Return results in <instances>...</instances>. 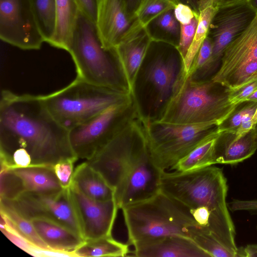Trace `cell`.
<instances>
[{
	"label": "cell",
	"instance_id": "d6a6232c",
	"mask_svg": "<svg viewBox=\"0 0 257 257\" xmlns=\"http://www.w3.org/2000/svg\"><path fill=\"white\" fill-rule=\"evenodd\" d=\"M212 47V41L207 37L201 46L185 78L196 80L198 76L203 75L211 57Z\"/></svg>",
	"mask_w": 257,
	"mask_h": 257
},
{
	"label": "cell",
	"instance_id": "e575fe53",
	"mask_svg": "<svg viewBox=\"0 0 257 257\" xmlns=\"http://www.w3.org/2000/svg\"><path fill=\"white\" fill-rule=\"evenodd\" d=\"M77 160L68 159L60 161L53 166L56 176L63 189L71 185L74 170L73 164Z\"/></svg>",
	"mask_w": 257,
	"mask_h": 257
},
{
	"label": "cell",
	"instance_id": "d6986e66",
	"mask_svg": "<svg viewBox=\"0 0 257 257\" xmlns=\"http://www.w3.org/2000/svg\"><path fill=\"white\" fill-rule=\"evenodd\" d=\"M257 150V136L254 128L239 138L222 134L215 147L216 164L233 165L248 159Z\"/></svg>",
	"mask_w": 257,
	"mask_h": 257
},
{
	"label": "cell",
	"instance_id": "ee69618b",
	"mask_svg": "<svg viewBox=\"0 0 257 257\" xmlns=\"http://www.w3.org/2000/svg\"><path fill=\"white\" fill-rule=\"evenodd\" d=\"M249 2L253 9L257 12V0H249Z\"/></svg>",
	"mask_w": 257,
	"mask_h": 257
},
{
	"label": "cell",
	"instance_id": "7402d4cb",
	"mask_svg": "<svg viewBox=\"0 0 257 257\" xmlns=\"http://www.w3.org/2000/svg\"><path fill=\"white\" fill-rule=\"evenodd\" d=\"M222 135L217 126L214 127L201 144L180 159L170 170L178 172L190 171L216 164L215 147Z\"/></svg>",
	"mask_w": 257,
	"mask_h": 257
},
{
	"label": "cell",
	"instance_id": "5b68a950",
	"mask_svg": "<svg viewBox=\"0 0 257 257\" xmlns=\"http://www.w3.org/2000/svg\"><path fill=\"white\" fill-rule=\"evenodd\" d=\"M227 180L221 168L210 166L186 172L163 171L160 190L190 209L208 208L228 227L235 229L226 198Z\"/></svg>",
	"mask_w": 257,
	"mask_h": 257
},
{
	"label": "cell",
	"instance_id": "4dcf8cb0",
	"mask_svg": "<svg viewBox=\"0 0 257 257\" xmlns=\"http://www.w3.org/2000/svg\"><path fill=\"white\" fill-rule=\"evenodd\" d=\"M190 237L210 256L234 257V255L212 235L196 226L190 232Z\"/></svg>",
	"mask_w": 257,
	"mask_h": 257
},
{
	"label": "cell",
	"instance_id": "74e56055",
	"mask_svg": "<svg viewBox=\"0 0 257 257\" xmlns=\"http://www.w3.org/2000/svg\"><path fill=\"white\" fill-rule=\"evenodd\" d=\"M0 227L1 231L9 240L28 253L30 249L35 246L26 239L9 228L4 222H1Z\"/></svg>",
	"mask_w": 257,
	"mask_h": 257
},
{
	"label": "cell",
	"instance_id": "9a60e30c",
	"mask_svg": "<svg viewBox=\"0 0 257 257\" xmlns=\"http://www.w3.org/2000/svg\"><path fill=\"white\" fill-rule=\"evenodd\" d=\"M69 189L84 240L111 236L119 209L115 199L106 201L92 199L73 183Z\"/></svg>",
	"mask_w": 257,
	"mask_h": 257
},
{
	"label": "cell",
	"instance_id": "d4e9b609",
	"mask_svg": "<svg viewBox=\"0 0 257 257\" xmlns=\"http://www.w3.org/2000/svg\"><path fill=\"white\" fill-rule=\"evenodd\" d=\"M56 25L49 44L67 51L79 11L74 0H55Z\"/></svg>",
	"mask_w": 257,
	"mask_h": 257
},
{
	"label": "cell",
	"instance_id": "ac0fdd59",
	"mask_svg": "<svg viewBox=\"0 0 257 257\" xmlns=\"http://www.w3.org/2000/svg\"><path fill=\"white\" fill-rule=\"evenodd\" d=\"M134 253L139 257H210L190 238L170 235L138 242Z\"/></svg>",
	"mask_w": 257,
	"mask_h": 257
},
{
	"label": "cell",
	"instance_id": "f6af8a7d",
	"mask_svg": "<svg viewBox=\"0 0 257 257\" xmlns=\"http://www.w3.org/2000/svg\"><path fill=\"white\" fill-rule=\"evenodd\" d=\"M127 2L128 5L129 6V8H131V7L133 6L136 1V0H126Z\"/></svg>",
	"mask_w": 257,
	"mask_h": 257
},
{
	"label": "cell",
	"instance_id": "ab89813d",
	"mask_svg": "<svg viewBox=\"0 0 257 257\" xmlns=\"http://www.w3.org/2000/svg\"><path fill=\"white\" fill-rule=\"evenodd\" d=\"M79 10L95 23L96 19L98 0H74Z\"/></svg>",
	"mask_w": 257,
	"mask_h": 257
},
{
	"label": "cell",
	"instance_id": "5bb4252c",
	"mask_svg": "<svg viewBox=\"0 0 257 257\" xmlns=\"http://www.w3.org/2000/svg\"><path fill=\"white\" fill-rule=\"evenodd\" d=\"M153 162L147 146L132 163L114 199L119 209L153 196L160 191L162 173Z\"/></svg>",
	"mask_w": 257,
	"mask_h": 257
},
{
	"label": "cell",
	"instance_id": "bcb514c9",
	"mask_svg": "<svg viewBox=\"0 0 257 257\" xmlns=\"http://www.w3.org/2000/svg\"><path fill=\"white\" fill-rule=\"evenodd\" d=\"M254 131L255 132V133L256 134V136H257V122H256V124H255V126L254 127Z\"/></svg>",
	"mask_w": 257,
	"mask_h": 257
},
{
	"label": "cell",
	"instance_id": "603a6c76",
	"mask_svg": "<svg viewBox=\"0 0 257 257\" xmlns=\"http://www.w3.org/2000/svg\"><path fill=\"white\" fill-rule=\"evenodd\" d=\"M11 169L21 179L25 192L51 193L63 189L53 166H35Z\"/></svg>",
	"mask_w": 257,
	"mask_h": 257
},
{
	"label": "cell",
	"instance_id": "7bdbcfd3",
	"mask_svg": "<svg viewBox=\"0 0 257 257\" xmlns=\"http://www.w3.org/2000/svg\"><path fill=\"white\" fill-rule=\"evenodd\" d=\"M178 3H183L191 7L195 12L199 13L200 6L210 0H176Z\"/></svg>",
	"mask_w": 257,
	"mask_h": 257
},
{
	"label": "cell",
	"instance_id": "b9f144b4",
	"mask_svg": "<svg viewBox=\"0 0 257 257\" xmlns=\"http://www.w3.org/2000/svg\"><path fill=\"white\" fill-rule=\"evenodd\" d=\"M257 257V244H249L238 248L237 257Z\"/></svg>",
	"mask_w": 257,
	"mask_h": 257
},
{
	"label": "cell",
	"instance_id": "ba28073f",
	"mask_svg": "<svg viewBox=\"0 0 257 257\" xmlns=\"http://www.w3.org/2000/svg\"><path fill=\"white\" fill-rule=\"evenodd\" d=\"M144 123L151 159L163 171L169 170L218 125L213 121L194 124L164 123L146 116Z\"/></svg>",
	"mask_w": 257,
	"mask_h": 257
},
{
	"label": "cell",
	"instance_id": "cb8c5ba5",
	"mask_svg": "<svg viewBox=\"0 0 257 257\" xmlns=\"http://www.w3.org/2000/svg\"><path fill=\"white\" fill-rule=\"evenodd\" d=\"M72 183L92 199L106 201L114 198L113 190L86 161L74 169Z\"/></svg>",
	"mask_w": 257,
	"mask_h": 257
},
{
	"label": "cell",
	"instance_id": "e0dca14e",
	"mask_svg": "<svg viewBox=\"0 0 257 257\" xmlns=\"http://www.w3.org/2000/svg\"><path fill=\"white\" fill-rule=\"evenodd\" d=\"M126 0H99L95 25L104 47L112 50L133 20Z\"/></svg>",
	"mask_w": 257,
	"mask_h": 257
},
{
	"label": "cell",
	"instance_id": "83f0119b",
	"mask_svg": "<svg viewBox=\"0 0 257 257\" xmlns=\"http://www.w3.org/2000/svg\"><path fill=\"white\" fill-rule=\"evenodd\" d=\"M128 244L119 241L112 236L85 241L74 251L75 256H124L129 253Z\"/></svg>",
	"mask_w": 257,
	"mask_h": 257
},
{
	"label": "cell",
	"instance_id": "836d02e7",
	"mask_svg": "<svg viewBox=\"0 0 257 257\" xmlns=\"http://www.w3.org/2000/svg\"><path fill=\"white\" fill-rule=\"evenodd\" d=\"M199 15V13L189 24H180V39L176 48L181 61L185 58L193 42L198 23Z\"/></svg>",
	"mask_w": 257,
	"mask_h": 257
},
{
	"label": "cell",
	"instance_id": "d590c367",
	"mask_svg": "<svg viewBox=\"0 0 257 257\" xmlns=\"http://www.w3.org/2000/svg\"><path fill=\"white\" fill-rule=\"evenodd\" d=\"M257 90V79L244 85L231 90H228V96L229 101L234 104H239L245 102V99Z\"/></svg>",
	"mask_w": 257,
	"mask_h": 257
},
{
	"label": "cell",
	"instance_id": "8fae6325",
	"mask_svg": "<svg viewBox=\"0 0 257 257\" xmlns=\"http://www.w3.org/2000/svg\"><path fill=\"white\" fill-rule=\"evenodd\" d=\"M0 38L21 49L41 48L45 40L30 0H0Z\"/></svg>",
	"mask_w": 257,
	"mask_h": 257
},
{
	"label": "cell",
	"instance_id": "f546056e",
	"mask_svg": "<svg viewBox=\"0 0 257 257\" xmlns=\"http://www.w3.org/2000/svg\"><path fill=\"white\" fill-rule=\"evenodd\" d=\"M178 3L176 0H138L132 14V20L151 23L163 13L173 10Z\"/></svg>",
	"mask_w": 257,
	"mask_h": 257
},
{
	"label": "cell",
	"instance_id": "ffe728a7",
	"mask_svg": "<svg viewBox=\"0 0 257 257\" xmlns=\"http://www.w3.org/2000/svg\"><path fill=\"white\" fill-rule=\"evenodd\" d=\"M30 221L40 237L51 249L74 254L85 242L80 235L58 223L41 218Z\"/></svg>",
	"mask_w": 257,
	"mask_h": 257
},
{
	"label": "cell",
	"instance_id": "8992f818",
	"mask_svg": "<svg viewBox=\"0 0 257 257\" xmlns=\"http://www.w3.org/2000/svg\"><path fill=\"white\" fill-rule=\"evenodd\" d=\"M144 118L136 100L119 121L109 141L86 160L113 190L114 196L132 163L148 146Z\"/></svg>",
	"mask_w": 257,
	"mask_h": 257
},
{
	"label": "cell",
	"instance_id": "9c48e42d",
	"mask_svg": "<svg viewBox=\"0 0 257 257\" xmlns=\"http://www.w3.org/2000/svg\"><path fill=\"white\" fill-rule=\"evenodd\" d=\"M136 100L134 95L111 105L93 118L69 131L71 147L78 159H90L106 145L120 119Z\"/></svg>",
	"mask_w": 257,
	"mask_h": 257
},
{
	"label": "cell",
	"instance_id": "60d3db41",
	"mask_svg": "<svg viewBox=\"0 0 257 257\" xmlns=\"http://www.w3.org/2000/svg\"><path fill=\"white\" fill-rule=\"evenodd\" d=\"M29 254L38 257L43 256H59V257H72L75 255L73 253L58 251L50 249H44L36 246L33 247L29 251Z\"/></svg>",
	"mask_w": 257,
	"mask_h": 257
},
{
	"label": "cell",
	"instance_id": "6da1fadb",
	"mask_svg": "<svg viewBox=\"0 0 257 257\" xmlns=\"http://www.w3.org/2000/svg\"><path fill=\"white\" fill-rule=\"evenodd\" d=\"M78 160L69 131L53 116L42 95L2 91L0 100L1 167L53 166Z\"/></svg>",
	"mask_w": 257,
	"mask_h": 257
},
{
	"label": "cell",
	"instance_id": "4fadbf2b",
	"mask_svg": "<svg viewBox=\"0 0 257 257\" xmlns=\"http://www.w3.org/2000/svg\"><path fill=\"white\" fill-rule=\"evenodd\" d=\"M150 24L134 20L113 48L122 79L134 95L139 72L147 52L151 44L158 41L151 34Z\"/></svg>",
	"mask_w": 257,
	"mask_h": 257
},
{
	"label": "cell",
	"instance_id": "2e32d148",
	"mask_svg": "<svg viewBox=\"0 0 257 257\" xmlns=\"http://www.w3.org/2000/svg\"><path fill=\"white\" fill-rule=\"evenodd\" d=\"M253 62H257V12L245 29L226 47L220 67L211 79L220 85L237 68Z\"/></svg>",
	"mask_w": 257,
	"mask_h": 257
},
{
	"label": "cell",
	"instance_id": "7dc6e473",
	"mask_svg": "<svg viewBox=\"0 0 257 257\" xmlns=\"http://www.w3.org/2000/svg\"><path fill=\"white\" fill-rule=\"evenodd\" d=\"M98 1H99V0H98Z\"/></svg>",
	"mask_w": 257,
	"mask_h": 257
},
{
	"label": "cell",
	"instance_id": "8d00e7d4",
	"mask_svg": "<svg viewBox=\"0 0 257 257\" xmlns=\"http://www.w3.org/2000/svg\"><path fill=\"white\" fill-rule=\"evenodd\" d=\"M156 20V25L167 33L173 35L180 34V24L174 16L173 10L163 13Z\"/></svg>",
	"mask_w": 257,
	"mask_h": 257
},
{
	"label": "cell",
	"instance_id": "44dd1931",
	"mask_svg": "<svg viewBox=\"0 0 257 257\" xmlns=\"http://www.w3.org/2000/svg\"><path fill=\"white\" fill-rule=\"evenodd\" d=\"M178 74L177 63L172 57L165 60L158 56L149 65L145 72V79L157 92L156 107L166 102L170 97Z\"/></svg>",
	"mask_w": 257,
	"mask_h": 257
},
{
	"label": "cell",
	"instance_id": "277c9868",
	"mask_svg": "<svg viewBox=\"0 0 257 257\" xmlns=\"http://www.w3.org/2000/svg\"><path fill=\"white\" fill-rule=\"evenodd\" d=\"M67 51L75 65L76 77L119 93H131L120 73L113 49L104 47L95 23L80 11Z\"/></svg>",
	"mask_w": 257,
	"mask_h": 257
},
{
	"label": "cell",
	"instance_id": "3957f363",
	"mask_svg": "<svg viewBox=\"0 0 257 257\" xmlns=\"http://www.w3.org/2000/svg\"><path fill=\"white\" fill-rule=\"evenodd\" d=\"M128 244L170 235L190 237L199 226L190 209L161 190L144 201L122 208Z\"/></svg>",
	"mask_w": 257,
	"mask_h": 257
},
{
	"label": "cell",
	"instance_id": "f35d334b",
	"mask_svg": "<svg viewBox=\"0 0 257 257\" xmlns=\"http://www.w3.org/2000/svg\"><path fill=\"white\" fill-rule=\"evenodd\" d=\"M174 16L180 24H189L198 13L195 12L189 6L179 3L173 10Z\"/></svg>",
	"mask_w": 257,
	"mask_h": 257
},
{
	"label": "cell",
	"instance_id": "30bf717a",
	"mask_svg": "<svg viewBox=\"0 0 257 257\" xmlns=\"http://www.w3.org/2000/svg\"><path fill=\"white\" fill-rule=\"evenodd\" d=\"M9 201L28 220H49L66 227L82 237L69 188L46 193L26 191L16 199Z\"/></svg>",
	"mask_w": 257,
	"mask_h": 257
},
{
	"label": "cell",
	"instance_id": "7a4b0ae2",
	"mask_svg": "<svg viewBox=\"0 0 257 257\" xmlns=\"http://www.w3.org/2000/svg\"><path fill=\"white\" fill-rule=\"evenodd\" d=\"M239 104L231 103L227 89L211 79L195 80L178 74L172 94L155 120L173 124L213 121L219 125Z\"/></svg>",
	"mask_w": 257,
	"mask_h": 257
},
{
	"label": "cell",
	"instance_id": "f1b7e54d",
	"mask_svg": "<svg viewBox=\"0 0 257 257\" xmlns=\"http://www.w3.org/2000/svg\"><path fill=\"white\" fill-rule=\"evenodd\" d=\"M30 1L45 42L50 44L55 31V0Z\"/></svg>",
	"mask_w": 257,
	"mask_h": 257
},
{
	"label": "cell",
	"instance_id": "484cf974",
	"mask_svg": "<svg viewBox=\"0 0 257 257\" xmlns=\"http://www.w3.org/2000/svg\"><path fill=\"white\" fill-rule=\"evenodd\" d=\"M219 9L216 0H211L201 7L199 21L193 42L185 58L181 61L179 74L185 78L199 50L208 37L212 21Z\"/></svg>",
	"mask_w": 257,
	"mask_h": 257
},
{
	"label": "cell",
	"instance_id": "52a82bcc",
	"mask_svg": "<svg viewBox=\"0 0 257 257\" xmlns=\"http://www.w3.org/2000/svg\"><path fill=\"white\" fill-rule=\"evenodd\" d=\"M134 95L119 93L76 77L67 86L42 97L53 116L69 131Z\"/></svg>",
	"mask_w": 257,
	"mask_h": 257
},
{
	"label": "cell",
	"instance_id": "4316f807",
	"mask_svg": "<svg viewBox=\"0 0 257 257\" xmlns=\"http://www.w3.org/2000/svg\"><path fill=\"white\" fill-rule=\"evenodd\" d=\"M0 212L1 222L5 223L9 228L26 239L34 246L50 249L40 237L31 221L20 214L9 200L0 199Z\"/></svg>",
	"mask_w": 257,
	"mask_h": 257
},
{
	"label": "cell",
	"instance_id": "1f68e13d",
	"mask_svg": "<svg viewBox=\"0 0 257 257\" xmlns=\"http://www.w3.org/2000/svg\"><path fill=\"white\" fill-rule=\"evenodd\" d=\"M0 199L14 200L25 192L20 178L11 169L1 168Z\"/></svg>",
	"mask_w": 257,
	"mask_h": 257
},
{
	"label": "cell",
	"instance_id": "7c38bea8",
	"mask_svg": "<svg viewBox=\"0 0 257 257\" xmlns=\"http://www.w3.org/2000/svg\"><path fill=\"white\" fill-rule=\"evenodd\" d=\"M217 2L219 9L211 23L212 53L203 75L220 61L226 47L245 29L256 13L249 0Z\"/></svg>",
	"mask_w": 257,
	"mask_h": 257
}]
</instances>
